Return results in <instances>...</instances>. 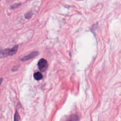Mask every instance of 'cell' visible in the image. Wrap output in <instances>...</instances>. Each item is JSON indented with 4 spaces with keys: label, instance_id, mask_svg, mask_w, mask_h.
Instances as JSON below:
<instances>
[{
    "label": "cell",
    "instance_id": "9c48e42d",
    "mask_svg": "<svg viewBox=\"0 0 121 121\" xmlns=\"http://www.w3.org/2000/svg\"><path fill=\"white\" fill-rule=\"evenodd\" d=\"M18 69V67H15L12 69V71H15V70H17Z\"/></svg>",
    "mask_w": 121,
    "mask_h": 121
},
{
    "label": "cell",
    "instance_id": "6da1fadb",
    "mask_svg": "<svg viewBox=\"0 0 121 121\" xmlns=\"http://www.w3.org/2000/svg\"><path fill=\"white\" fill-rule=\"evenodd\" d=\"M18 49V45H16L11 49H5L0 51V58H4L15 54Z\"/></svg>",
    "mask_w": 121,
    "mask_h": 121
},
{
    "label": "cell",
    "instance_id": "8992f818",
    "mask_svg": "<svg viewBox=\"0 0 121 121\" xmlns=\"http://www.w3.org/2000/svg\"><path fill=\"white\" fill-rule=\"evenodd\" d=\"M14 121H19L20 120V116L17 111L15 112V113L14 114Z\"/></svg>",
    "mask_w": 121,
    "mask_h": 121
},
{
    "label": "cell",
    "instance_id": "7a4b0ae2",
    "mask_svg": "<svg viewBox=\"0 0 121 121\" xmlns=\"http://www.w3.org/2000/svg\"><path fill=\"white\" fill-rule=\"evenodd\" d=\"M48 63L46 60L44 59H41L38 62V67L41 71H45L48 68Z\"/></svg>",
    "mask_w": 121,
    "mask_h": 121
},
{
    "label": "cell",
    "instance_id": "52a82bcc",
    "mask_svg": "<svg viewBox=\"0 0 121 121\" xmlns=\"http://www.w3.org/2000/svg\"><path fill=\"white\" fill-rule=\"evenodd\" d=\"M32 15V13L31 12H27V13H26V15H25V17L26 18L29 19V18H30L31 17Z\"/></svg>",
    "mask_w": 121,
    "mask_h": 121
},
{
    "label": "cell",
    "instance_id": "3957f363",
    "mask_svg": "<svg viewBox=\"0 0 121 121\" xmlns=\"http://www.w3.org/2000/svg\"><path fill=\"white\" fill-rule=\"evenodd\" d=\"M38 54V52L37 51H35V52H31L30 53H29V54L23 57L22 58H21V60L22 61H26L27 60H30L31 59H33L34 58H35V57H36V56H37V55Z\"/></svg>",
    "mask_w": 121,
    "mask_h": 121
},
{
    "label": "cell",
    "instance_id": "30bf717a",
    "mask_svg": "<svg viewBox=\"0 0 121 121\" xmlns=\"http://www.w3.org/2000/svg\"><path fill=\"white\" fill-rule=\"evenodd\" d=\"M2 80H3V78H0V85L1 83L2 82Z\"/></svg>",
    "mask_w": 121,
    "mask_h": 121
},
{
    "label": "cell",
    "instance_id": "5b68a950",
    "mask_svg": "<svg viewBox=\"0 0 121 121\" xmlns=\"http://www.w3.org/2000/svg\"><path fill=\"white\" fill-rule=\"evenodd\" d=\"M78 118L75 114L71 115L66 121H78Z\"/></svg>",
    "mask_w": 121,
    "mask_h": 121
},
{
    "label": "cell",
    "instance_id": "277c9868",
    "mask_svg": "<svg viewBox=\"0 0 121 121\" xmlns=\"http://www.w3.org/2000/svg\"><path fill=\"white\" fill-rule=\"evenodd\" d=\"M34 77L36 80H40L43 78V75L41 72H36L34 73Z\"/></svg>",
    "mask_w": 121,
    "mask_h": 121
},
{
    "label": "cell",
    "instance_id": "ba28073f",
    "mask_svg": "<svg viewBox=\"0 0 121 121\" xmlns=\"http://www.w3.org/2000/svg\"><path fill=\"white\" fill-rule=\"evenodd\" d=\"M20 4H16V5H13L12 6H11V8H12L13 9H14V8H17V7H18V6H20Z\"/></svg>",
    "mask_w": 121,
    "mask_h": 121
}]
</instances>
